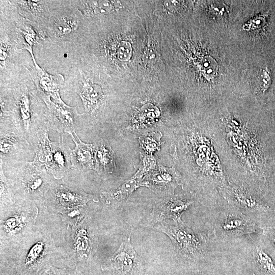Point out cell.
<instances>
[{
  "label": "cell",
  "mask_w": 275,
  "mask_h": 275,
  "mask_svg": "<svg viewBox=\"0 0 275 275\" xmlns=\"http://www.w3.org/2000/svg\"><path fill=\"white\" fill-rule=\"evenodd\" d=\"M0 87L1 122L11 123L33 147L49 128L46 105L31 76L27 70Z\"/></svg>",
  "instance_id": "1"
},
{
  "label": "cell",
  "mask_w": 275,
  "mask_h": 275,
  "mask_svg": "<svg viewBox=\"0 0 275 275\" xmlns=\"http://www.w3.org/2000/svg\"><path fill=\"white\" fill-rule=\"evenodd\" d=\"M86 18L74 1H52L49 12L38 25L41 43L62 45L75 41L86 26Z\"/></svg>",
  "instance_id": "2"
},
{
  "label": "cell",
  "mask_w": 275,
  "mask_h": 275,
  "mask_svg": "<svg viewBox=\"0 0 275 275\" xmlns=\"http://www.w3.org/2000/svg\"><path fill=\"white\" fill-rule=\"evenodd\" d=\"M0 83L16 79L27 71L22 51L18 49L11 7L7 1L0 5Z\"/></svg>",
  "instance_id": "3"
},
{
  "label": "cell",
  "mask_w": 275,
  "mask_h": 275,
  "mask_svg": "<svg viewBox=\"0 0 275 275\" xmlns=\"http://www.w3.org/2000/svg\"><path fill=\"white\" fill-rule=\"evenodd\" d=\"M220 193L229 205L254 219L262 229L275 221V203L246 184L231 183Z\"/></svg>",
  "instance_id": "4"
},
{
  "label": "cell",
  "mask_w": 275,
  "mask_h": 275,
  "mask_svg": "<svg viewBox=\"0 0 275 275\" xmlns=\"http://www.w3.org/2000/svg\"><path fill=\"white\" fill-rule=\"evenodd\" d=\"M166 234L171 240L176 256L186 260L203 258L211 252V241L206 234L196 231L184 223L164 221L151 226Z\"/></svg>",
  "instance_id": "5"
},
{
  "label": "cell",
  "mask_w": 275,
  "mask_h": 275,
  "mask_svg": "<svg viewBox=\"0 0 275 275\" xmlns=\"http://www.w3.org/2000/svg\"><path fill=\"white\" fill-rule=\"evenodd\" d=\"M217 207L212 226V232L217 240L227 241L236 239L258 233L261 229L254 219L234 206L228 204L219 205Z\"/></svg>",
  "instance_id": "6"
},
{
  "label": "cell",
  "mask_w": 275,
  "mask_h": 275,
  "mask_svg": "<svg viewBox=\"0 0 275 275\" xmlns=\"http://www.w3.org/2000/svg\"><path fill=\"white\" fill-rule=\"evenodd\" d=\"M35 155L33 161L35 164L44 167L53 176L59 179L71 167V150L60 141L59 136L57 142L51 141L45 131L33 146Z\"/></svg>",
  "instance_id": "7"
},
{
  "label": "cell",
  "mask_w": 275,
  "mask_h": 275,
  "mask_svg": "<svg viewBox=\"0 0 275 275\" xmlns=\"http://www.w3.org/2000/svg\"><path fill=\"white\" fill-rule=\"evenodd\" d=\"M1 166H10L25 162L32 155L29 142L10 123L1 124Z\"/></svg>",
  "instance_id": "8"
},
{
  "label": "cell",
  "mask_w": 275,
  "mask_h": 275,
  "mask_svg": "<svg viewBox=\"0 0 275 275\" xmlns=\"http://www.w3.org/2000/svg\"><path fill=\"white\" fill-rule=\"evenodd\" d=\"M46 106L45 117L48 128L59 133L75 132L79 127L80 117L76 107H72L64 102L59 103L50 101L45 103Z\"/></svg>",
  "instance_id": "9"
},
{
  "label": "cell",
  "mask_w": 275,
  "mask_h": 275,
  "mask_svg": "<svg viewBox=\"0 0 275 275\" xmlns=\"http://www.w3.org/2000/svg\"><path fill=\"white\" fill-rule=\"evenodd\" d=\"M11 4L18 49L20 51L26 50L32 57L35 66L37 67L39 65L35 60L33 47L36 44L40 45L43 41L41 30L36 22L22 16L14 6Z\"/></svg>",
  "instance_id": "10"
},
{
  "label": "cell",
  "mask_w": 275,
  "mask_h": 275,
  "mask_svg": "<svg viewBox=\"0 0 275 275\" xmlns=\"http://www.w3.org/2000/svg\"><path fill=\"white\" fill-rule=\"evenodd\" d=\"M26 70L44 103L50 101L64 102L60 95V88L65 80L63 74L51 75L47 72L43 68L39 66L36 67L34 65L26 68Z\"/></svg>",
  "instance_id": "11"
},
{
  "label": "cell",
  "mask_w": 275,
  "mask_h": 275,
  "mask_svg": "<svg viewBox=\"0 0 275 275\" xmlns=\"http://www.w3.org/2000/svg\"><path fill=\"white\" fill-rule=\"evenodd\" d=\"M181 184L179 175L174 169L159 166L143 179L142 186L148 187L157 195L171 196L176 187Z\"/></svg>",
  "instance_id": "12"
},
{
  "label": "cell",
  "mask_w": 275,
  "mask_h": 275,
  "mask_svg": "<svg viewBox=\"0 0 275 275\" xmlns=\"http://www.w3.org/2000/svg\"><path fill=\"white\" fill-rule=\"evenodd\" d=\"M194 201L177 198H167L159 200L154 206L149 217L150 224L153 225L172 219L176 223H183L181 216Z\"/></svg>",
  "instance_id": "13"
},
{
  "label": "cell",
  "mask_w": 275,
  "mask_h": 275,
  "mask_svg": "<svg viewBox=\"0 0 275 275\" xmlns=\"http://www.w3.org/2000/svg\"><path fill=\"white\" fill-rule=\"evenodd\" d=\"M147 157H145L144 161L141 162V165L138 171L132 177L115 190L103 193L104 197L109 200L121 202L128 198L134 190L142 186L144 175L151 168L150 165H153L155 163L154 159Z\"/></svg>",
  "instance_id": "14"
},
{
  "label": "cell",
  "mask_w": 275,
  "mask_h": 275,
  "mask_svg": "<svg viewBox=\"0 0 275 275\" xmlns=\"http://www.w3.org/2000/svg\"><path fill=\"white\" fill-rule=\"evenodd\" d=\"M25 18L40 23L48 14L52 1H10Z\"/></svg>",
  "instance_id": "15"
},
{
  "label": "cell",
  "mask_w": 275,
  "mask_h": 275,
  "mask_svg": "<svg viewBox=\"0 0 275 275\" xmlns=\"http://www.w3.org/2000/svg\"><path fill=\"white\" fill-rule=\"evenodd\" d=\"M76 141L72 134H69L75 144L70 153L71 168L74 170L85 171L95 169L93 157V145L82 142L74 132Z\"/></svg>",
  "instance_id": "16"
},
{
  "label": "cell",
  "mask_w": 275,
  "mask_h": 275,
  "mask_svg": "<svg viewBox=\"0 0 275 275\" xmlns=\"http://www.w3.org/2000/svg\"><path fill=\"white\" fill-rule=\"evenodd\" d=\"M93 146L95 170L99 173H112L116 168L115 158L108 143L102 140Z\"/></svg>",
  "instance_id": "17"
},
{
  "label": "cell",
  "mask_w": 275,
  "mask_h": 275,
  "mask_svg": "<svg viewBox=\"0 0 275 275\" xmlns=\"http://www.w3.org/2000/svg\"><path fill=\"white\" fill-rule=\"evenodd\" d=\"M138 260V256L131 243L129 236L121 243L111 259V265L112 268L129 271Z\"/></svg>",
  "instance_id": "18"
},
{
  "label": "cell",
  "mask_w": 275,
  "mask_h": 275,
  "mask_svg": "<svg viewBox=\"0 0 275 275\" xmlns=\"http://www.w3.org/2000/svg\"><path fill=\"white\" fill-rule=\"evenodd\" d=\"M57 196L61 204L67 206L85 204L90 200L96 201L95 199H97L94 195L64 187H61L59 189L57 193Z\"/></svg>",
  "instance_id": "19"
},
{
  "label": "cell",
  "mask_w": 275,
  "mask_h": 275,
  "mask_svg": "<svg viewBox=\"0 0 275 275\" xmlns=\"http://www.w3.org/2000/svg\"><path fill=\"white\" fill-rule=\"evenodd\" d=\"M255 82L256 90L262 96H265L269 93L273 80L271 70L267 62L258 69Z\"/></svg>",
  "instance_id": "20"
},
{
  "label": "cell",
  "mask_w": 275,
  "mask_h": 275,
  "mask_svg": "<svg viewBox=\"0 0 275 275\" xmlns=\"http://www.w3.org/2000/svg\"><path fill=\"white\" fill-rule=\"evenodd\" d=\"M161 134L157 132H151L141 136L140 142L142 147L149 153H152L159 148Z\"/></svg>",
  "instance_id": "21"
},
{
  "label": "cell",
  "mask_w": 275,
  "mask_h": 275,
  "mask_svg": "<svg viewBox=\"0 0 275 275\" xmlns=\"http://www.w3.org/2000/svg\"><path fill=\"white\" fill-rule=\"evenodd\" d=\"M113 46L114 53L119 60L124 61L129 60L131 56V48L128 42L121 41L117 45Z\"/></svg>",
  "instance_id": "22"
},
{
  "label": "cell",
  "mask_w": 275,
  "mask_h": 275,
  "mask_svg": "<svg viewBox=\"0 0 275 275\" xmlns=\"http://www.w3.org/2000/svg\"><path fill=\"white\" fill-rule=\"evenodd\" d=\"M84 216L82 209L75 207L62 213L63 219L65 222L74 226Z\"/></svg>",
  "instance_id": "23"
},
{
  "label": "cell",
  "mask_w": 275,
  "mask_h": 275,
  "mask_svg": "<svg viewBox=\"0 0 275 275\" xmlns=\"http://www.w3.org/2000/svg\"><path fill=\"white\" fill-rule=\"evenodd\" d=\"M0 180H1V198L7 199L10 201L14 200L13 194L10 185L5 176L2 166H0Z\"/></svg>",
  "instance_id": "24"
},
{
  "label": "cell",
  "mask_w": 275,
  "mask_h": 275,
  "mask_svg": "<svg viewBox=\"0 0 275 275\" xmlns=\"http://www.w3.org/2000/svg\"><path fill=\"white\" fill-rule=\"evenodd\" d=\"M202 65L203 71L208 77L214 76L217 70V64L212 57H207L204 59Z\"/></svg>",
  "instance_id": "25"
},
{
  "label": "cell",
  "mask_w": 275,
  "mask_h": 275,
  "mask_svg": "<svg viewBox=\"0 0 275 275\" xmlns=\"http://www.w3.org/2000/svg\"><path fill=\"white\" fill-rule=\"evenodd\" d=\"M211 11L215 15H223L226 11V8L223 4H214L211 6Z\"/></svg>",
  "instance_id": "26"
},
{
  "label": "cell",
  "mask_w": 275,
  "mask_h": 275,
  "mask_svg": "<svg viewBox=\"0 0 275 275\" xmlns=\"http://www.w3.org/2000/svg\"><path fill=\"white\" fill-rule=\"evenodd\" d=\"M272 123L275 126V106L273 108L271 111V115L269 116Z\"/></svg>",
  "instance_id": "27"
},
{
  "label": "cell",
  "mask_w": 275,
  "mask_h": 275,
  "mask_svg": "<svg viewBox=\"0 0 275 275\" xmlns=\"http://www.w3.org/2000/svg\"><path fill=\"white\" fill-rule=\"evenodd\" d=\"M271 165H272V169L273 174L274 180H275V150L272 155Z\"/></svg>",
  "instance_id": "28"
}]
</instances>
